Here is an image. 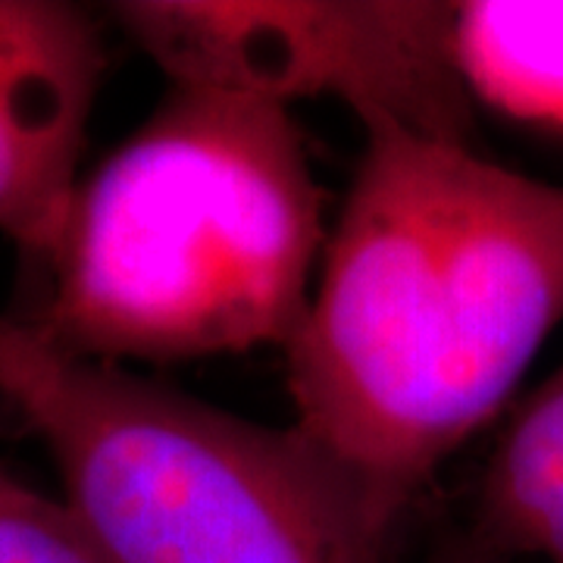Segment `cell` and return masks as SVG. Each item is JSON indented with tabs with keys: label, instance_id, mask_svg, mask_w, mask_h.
<instances>
[{
	"label": "cell",
	"instance_id": "obj_4",
	"mask_svg": "<svg viewBox=\"0 0 563 563\" xmlns=\"http://www.w3.org/2000/svg\"><path fill=\"white\" fill-rule=\"evenodd\" d=\"M110 10L173 85L276 107L335 98L366 132L470 144L451 3L125 0Z\"/></svg>",
	"mask_w": 563,
	"mask_h": 563
},
{
	"label": "cell",
	"instance_id": "obj_5",
	"mask_svg": "<svg viewBox=\"0 0 563 563\" xmlns=\"http://www.w3.org/2000/svg\"><path fill=\"white\" fill-rule=\"evenodd\" d=\"M103 76L95 20L63 0H0V235L47 266Z\"/></svg>",
	"mask_w": 563,
	"mask_h": 563
},
{
	"label": "cell",
	"instance_id": "obj_3",
	"mask_svg": "<svg viewBox=\"0 0 563 563\" xmlns=\"http://www.w3.org/2000/svg\"><path fill=\"white\" fill-rule=\"evenodd\" d=\"M0 398L51 451L103 563H383L357 483L295 426L273 429L0 313Z\"/></svg>",
	"mask_w": 563,
	"mask_h": 563
},
{
	"label": "cell",
	"instance_id": "obj_6",
	"mask_svg": "<svg viewBox=\"0 0 563 563\" xmlns=\"http://www.w3.org/2000/svg\"><path fill=\"white\" fill-rule=\"evenodd\" d=\"M451 54L470 101L563 135V0L451 3Z\"/></svg>",
	"mask_w": 563,
	"mask_h": 563
},
{
	"label": "cell",
	"instance_id": "obj_8",
	"mask_svg": "<svg viewBox=\"0 0 563 563\" xmlns=\"http://www.w3.org/2000/svg\"><path fill=\"white\" fill-rule=\"evenodd\" d=\"M0 563H103L66 504L0 466Z\"/></svg>",
	"mask_w": 563,
	"mask_h": 563
},
{
	"label": "cell",
	"instance_id": "obj_1",
	"mask_svg": "<svg viewBox=\"0 0 563 563\" xmlns=\"http://www.w3.org/2000/svg\"><path fill=\"white\" fill-rule=\"evenodd\" d=\"M563 322V185L473 144L366 132L288 351L295 429L385 529Z\"/></svg>",
	"mask_w": 563,
	"mask_h": 563
},
{
	"label": "cell",
	"instance_id": "obj_9",
	"mask_svg": "<svg viewBox=\"0 0 563 563\" xmlns=\"http://www.w3.org/2000/svg\"><path fill=\"white\" fill-rule=\"evenodd\" d=\"M432 563H517V561H507V558H498V554H488V551H483L479 544H473L470 539H463V542L451 544L448 551H442V554H439Z\"/></svg>",
	"mask_w": 563,
	"mask_h": 563
},
{
	"label": "cell",
	"instance_id": "obj_2",
	"mask_svg": "<svg viewBox=\"0 0 563 563\" xmlns=\"http://www.w3.org/2000/svg\"><path fill=\"white\" fill-rule=\"evenodd\" d=\"M322 195L288 107L173 85L79 181L38 335L85 361L288 347L322 261Z\"/></svg>",
	"mask_w": 563,
	"mask_h": 563
},
{
	"label": "cell",
	"instance_id": "obj_7",
	"mask_svg": "<svg viewBox=\"0 0 563 563\" xmlns=\"http://www.w3.org/2000/svg\"><path fill=\"white\" fill-rule=\"evenodd\" d=\"M470 542L507 561L563 563V366L492 451Z\"/></svg>",
	"mask_w": 563,
	"mask_h": 563
}]
</instances>
